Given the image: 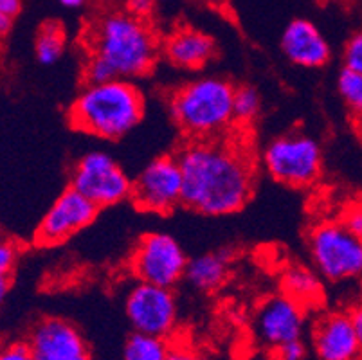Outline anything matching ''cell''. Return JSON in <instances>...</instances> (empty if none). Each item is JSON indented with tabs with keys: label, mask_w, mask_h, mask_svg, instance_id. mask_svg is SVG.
<instances>
[{
	"label": "cell",
	"mask_w": 362,
	"mask_h": 360,
	"mask_svg": "<svg viewBox=\"0 0 362 360\" xmlns=\"http://www.w3.org/2000/svg\"><path fill=\"white\" fill-rule=\"evenodd\" d=\"M182 204L197 213L222 216L242 209L252 194L255 168L240 148L200 139L179 157Z\"/></svg>",
	"instance_id": "cell-1"
},
{
	"label": "cell",
	"mask_w": 362,
	"mask_h": 360,
	"mask_svg": "<svg viewBox=\"0 0 362 360\" xmlns=\"http://www.w3.org/2000/svg\"><path fill=\"white\" fill-rule=\"evenodd\" d=\"M157 40L143 18L128 11H108L88 31V83L144 76L157 59Z\"/></svg>",
	"instance_id": "cell-2"
},
{
	"label": "cell",
	"mask_w": 362,
	"mask_h": 360,
	"mask_svg": "<svg viewBox=\"0 0 362 360\" xmlns=\"http://www.w3.org/2000/svg\"><path fill=\"white\" fill-rule=\"evenodd\" d=\"M305 332V306L287 294L269 297L256 313V333L269 348L299 341Z\"/></svg>",
	"instance_id": "cell-13"
},
{
	"label": "cell",
	"mask_w": 362,
	"mask_h": 360,
	"mask_svg": "<svg viewBox=\"0 0 362 360\" xmlns=\"http://www.w3.org/2000/svg\"><path fill=\"white\" fill-rule=\"evenodd\" d=\"M28 342L40 360H92L81 332L60 317H44L28 335Z\"/></svg>",
	"instance_id": "cell-12"
},
{
	"label": "cell",
	"mask_w": 362,
	"mask_h": 360,
	"mask_svg": "<svg viewBox=\"0 0 362 360\" xmlns=\"http://www.w3.org/2000/svg\"><path fill=\"white\" fill-rule=\"evenodd\" d=\"M144 99L124 79L87 83L69 108L71 127L100 139H121L141 123Z\"/></svg>",
	"instance_id": "cell-3"
},
{
	"label": "cell",
	"mask_w": 362,
	"mask_h": 360,
	"mask_svg": "<svg viewBox=\"0 0 362 360\" xmlns=\"http://www.w3.org/2000/svg\"><path fill=\"white\" fill-rule=\"evenodd\" d=\"M65 49V29L58 22H45L36 36V58L44 65H51L60 59Z\"/></svg>",
	"instance_id": "cell-20"
},
{
	"label": "cell",
	"mask_w": 362,
	"mask_h": 360,
	"mask_svg": "<svg viewBox=\"0 0 362 360\" xmlns=\"http://www.w3.org/2000/svg\"><path fill=\"white\" fill-rule=\"evenodd\" d=\"M262 101L256 88L252 87H240L235 91V103H233V115L235 121L240 123H251L252 119L258 115Z\"/></svg>",
	"instance_id": "cell-22"
},
{
	"label": "cell",
	"mask_w": 362,
	"mask_h": 360,
	"mask_svg": "<svg viewBox=\"0 0 362 360\" xmlns=\"http://www.w3.org/2000/svg\"><path fill=\"white\" fill-rule=\"evenodd\" d=\"M283 294L296 299L301 306H312L322 297V286L317 272L307 267H288L283 274Z\"/></svg>",
	"instance_id": "cell-18"
},
{
	"label": "cell",
	"mask_w": 362,
	"mask_h": 360,
	"mask_svg": "<svg viewBox=\"0 0 362 360\" xmlns=\"http://www.w3.org/2000/svg\"><path fill=\"white\" fill-rule=\"evenodd\" d=\"M71 182V187L85 194L100 209L119 204L132 193V180L128 175L105 151L83 155L72 170Z\"/></svg>",
	"instance_id": "cell-8"
},
{
	"label": "cell",
	"mask_w": 362,
	"mask_h": 360,
	"mask_svg": "<svg viewBox=\"0 0 362 360\" xmlns=\"http://www.w3.org/2000/svg\"><path fill=\"white\" fill-rule=\"evenodd\" d=\"M235 91L222 78H199L173 92L170 114L187 135L197 139L211 137L235 121Z\"/></svg>",
	"instance_id": "cell-4"
},
{
	"label": "cell",
	"mask_w": 362,
	"mask_h": 360,
	"mask_svg": "<svg viewBox=\"0 0 362 360\" xmlns=\"http://www.w3.org/2000/svg\"><path fill=\"white\" fill-rule=\"evenodd\" d=\"M337 91L348 110L357 117L362 112V72L342 69L337 78Z\"/></svg>",
	"instance_id": "cell-21"
},
{
	"label": "cell",
	"mask_w": 362,
	"mask_h": 360,
	"mask_svg": "<svg viewBox=\"0 0 362 360\" xmlns=\"http://www.w3.org/2000/svg\"><path fill=\"white\" fill-rule=\"evenodd\" d=\"M164 56L179 69L197 71L215 56V42L211 36L192 28H180L164 42Z\"/></svg>",
	"instance_id": "cell-16"
},
{
	"label": "cell",
	"mask_w": 362,
	"mask_h": 360,
	"mask_svg": "<svg viewBox=\"0 0 362 360\" xmlns=\"http://www.w3.org/2000/svg\"><path fill=\"white\" fill-rule=\"evenodd\" d=\"M22 0H0V15L9 16L15 20V16L21 13Z\"/></svg>",
	"instance_id": "cell-30"
},
{
	"label": "cell",
	"mask_w": 362,
	"mask_h": 360,
	"mask_svg": "<svg viewBox=\"0 0 362 360\" xmlns=\"http://www.w3.org/2000/svg\"><path fill=\"white\" fill-rule=\"evenodd\" d=\"M58 2L69 9H78L85 4V0H58Z\"/></svg>",
	"instance_id": "cell-34"
},
{
	"label": "cell",
	"mask_w": 362,
	"mask_h": 360,
	"mask_svg": "<svg viewBox=\"0 0 362 360\" xmlns=\"http://www.w3.org/2000/svg\"><path fill=\"white\" fill-rule=\"evenodd\" d=\"M9 289H11V277L6 276V274H0V306L4 305Z\"/></svg>",
	"instance_id": "cell-32"
},
{
	"label": "cell",
	"mask_w": 362,
	"mask_h": 360,
	"mask_svg": "<svg viewBox=\"0 0 362 360\" xmlns=\"http://www.w3.org/2000/svg\"><path fill=\"white\" fill-rule=\"evenodd\" d=\"M124 312L134 332L168 339L177 325V301L168 286L139 281L128 292Z\"/></svg>",
	"instance_id": "cell-10"
},
{
	"label": "cell",
	"mask_w": 362,
	"mask_h": 360,
	"mask_svg": "<svg viewBox=\"0 0 362 360\" xmlns=\"http://www.w3.org/2000/svg\"><path fill=\"white\" fill-rule=\"evenodd\" d=\"M100 207L90 202L85 194L69 187L56 198L51 209L45 213L44 220L36 229V243L44 247L58 245L67 242L72 234L90 226L98 216Z\"/></svg>",
	"instance_id": "cell-11"
},
{
	"label": "cell",
	"mask_w": 362,
	"mask_h": 360,
	"mask_svg": "<svg viewBox=\"0 0 362 360\" xmlns=\"http://www.w3.org/2000/svg\"><path fill=\"white\" fill-rule=\"evenodd\" d=\"M267 171L278 182L288 186H308L315 182L322 168V151L317 141L303 134H288L274 139L265 153Z\"/></svg>",
	"instance_id": "cell-6"
},
{
	"label": "cell",
	"mask_w": 362,
	"mask_h": 360,
	"mask_svg": "<svg viewBox=\"0 0 362 360\" xmlns=\"http://www.w3.org/2000/svg\"><path fill=\"white\" fill-rule=\"evenodd\" d=\"M361 306H362V281H361Z\"/></svg>",
	"instance_id": "cell-36"
},
{
	"label": "cell",
	"mask_w": 362,
	"mask_h": 360,
	"mask_svg": "<svg viewBox=\"0 0 362 360\" xmlns=\"http://www.w3.org/2000/svg\"><path fill=\"white\" fill-rule=\"evenodd\" d=\"M231 265V252L229 250H216L207 252L187 262L186 267V281L195 289L209 292L215 290L226 281L227 272Z\"/></svg>",
	"instance_id": "cell-17"
},
{
	"label": "cell",
	"mask_w": 362,
	"mask_h": 360,
	"mask_svg": "<svg viewBox=\"0 0 362 360\" xmlns=\"http://www.w3.org/2000/svg\"><path fill=\"white\" fill-rule=\"evenodd\" d=\"M0 360H40L35 355L28 341H16L2 348Z\"/></svg>",
	"instance_id": "cell-26"
},
{
	"label": "cell",
	"mask_w": 362,
	"mask_h": 360,
	"mask_svg": "<svg viewBox=\"0 0 362 360\" xmlns=\"http://www.w3.org/2000/svg\"><path fill=\"white\" fill-rule=\"evenodd\" d=\"M132 200L148 213L166 214L182 204V170L179 158L151 161L132 182Z\"/></svg>",
	"instance_id": "cell-9"
},
{
	"label": "cell",
	"mask_w": 362,
	"mask_h": 360,
	"mask_svg": "<svg viewBox=\"0 0 362 360\" xmlns=\"http://www.w3.org/2000/svg\"><path fill=\"white\" fill-rule=\"evenodd\" d=\"M355 123H357V128H358V130L362 132V112H361V114L357 115V117H355Z\"/></svg>",
	"instance_id": "cell-35"
},
{
	"label": "cell",
	"mask_w": 362,
	"mask_h": 360,
	"mask_svg": "<svg viewBox=\"0 0 362 360\" xmlns=\"http://www.w3.org/2000/svg\"><path fill=\"white\" fill-rule=\"evenodd\" d=\"M281 51L299 67L317 69L328 64L332 56L330 44L310 20L296 18L281 35Z\"/></svg>",
	"instance_id": "cell-15"
},
{
	"label": "cell",
	"mask_w": 362,
	"mask_h": 360,
	"mask_svg": "<svg viewBox=\"0 0 362 360\" xmlns=\"http://www.w3.org/2000/svg\"><path fill=\"white\" fill-rule=\"evenodd\" d=\"M339 222L346 227L351 234H355V236L362 240V202L348 204V206L341 211Z\"/></svg>",
	"instance_id": "cell-24"
},
{
	"label": "cell",
	"mask_w": 362,
	"mask_h": 360,
	"mask_svg": "<svg viewBox=\"0 0 362 360\" xmlns=\"http://www.w3.org/2000/svg\"><path fill=\"white\" fill-rule=\"evenodd\" d=\"M11 28H13V18L0 15V36L8 35V33L11 31Z\"/></svg>",
	"instance_id": "cell-33"
},
{
	"label": "cell",
	"mask_w": 362,
	"mask_h": 360,
	"mask_svg": "<svg viewBox=\"0 0 362 360\" xmlns=\"http://www.w3.org/2000/svg\"><path fill=\"white\" fill-rule=\"evenodd\" d=\"M308 250L315 272L328 281H350L362 277V240L339 220H325L312 227Z\"/></svg>",
	"instance_id": "cell-5"
},
{
	"label": "cell",
	"mask_w": 362,
	"mask_h": 360,
	"mask_svg": "<svg viewBox=\"0 0 362 360\" xmlns=\"http://www.w3.org/2000/svg\"><path fill=\"white\" fill-rule=\"evenodd\" d=\"M18 256H21V247L16 245V242L0 236V274L9 276L15 269Z\"/></svg>",
	"instance_id": "cell-25"
},
{
	"label": "cell",
	"mask_w": 362,
	"mask_h": 360,
	"mask_svg": "<svg viewBox=\"0 0 362 360\" xmlns=\"http://www.w3.org/2000/svg\"><path fill=\"white\" fill-rule=\"evenodd\" d=\"M351 317V323H354V330H355V335H357V342H358V348L362 352V306H357L350 312Z\"/></svg>",
	"instance_id": "cell-31"
},
{
	"label": "cell",
	"mask_w": 362,
	"mask_h": 360,
	"mask_svg": "<svg viewBox=\"0 0 362 360\" xmlns=\"http://www.w3.org/2000/svg\"><path fill=\"white\" fill-rule=\"evenodd\" d=\"M314 349L319 360H362L350 313H328L314 328Z\"/></svg>",
	"instance_id": "cell-14"
},
{
	"label": "cell",
	"mask_w": 362,
	"mask_h": 360,
	"mask_svg": "<svg viewBox=\"0 0 362 360\" xmlns=\"http://www.w3.org/2000/svg\"><path fill=\"white\" fill-rule=\"evenodd\" d=\"M342 59H344V69L362 72V31L355 33L348 40L344 52H342Z\"/></svg>",
	"instance_id": "cell-23"
},
{
	"label": "cell",
	"mask_w": 362,
	"mask_h": 360,
	"mask_svg": "<svg viewBox=\"0 0 362 360\" xmlns=\"http://www.w3.org/2000/svg\"><path fill=\"white\" fill-rule=\"evenodd\" d=\"M168 360H207L206 356L200 355L199 352H195L189 346L177 344L170 346V355H168Z\"/></svg>",
	"instance_id": "cell-28"
},
{
	"label": "cell",
	"mask_w": 362,
	"mask_h": 360,
	"mask_svg": "<svg viewBox=\"0 0 362 360\" xmlns=\"http://www.w3.org/2000/svg\"><path fill=\"white\" fill-rule=\"evenodd\" d=\"M2 348H4V346H2V344H0V355H2Z\"/></svg>",
	"instance_id": "cell-37"
},
{
	"label": "cell",
	"mask_w": 362,
	"mask_h": 360,
	"mask_svg": "<svg viewBox=\"0 0 362 360\" xmlns=\"http://www.w3.org/2000/svg\"><path fill=\"white\" fill-rule=\"evenodd\" d=\"M305 356H307V346L303 344L301 339L274 348V360H305Z\"/></svg>",
	"instance_id": "cell-27"
},
{
	"label": "cell",
	"mask_w": 362,
	"mask_h": 360,
	"mask_svg": "<svg viewBox=\"0 0 362 360\" xmlns=\"http://www.w3.org/2000/svg\"><path fill=\"white\" fill-rule=\"evenodd\" d=\"M186 267L182 247L164 233L144 234L130 256V270L139 281L168 289L182 279Z\"/></svg>",
	"instance_id": "cell-7"
},
{
	"label": "cell",
	"mask_w": 362,
	"mask_h": 360,
	"mask_svg": "<svg viewBox=\"0 0 362 360\" xmlns=\"http://www.w3.org/2000/svg\"><path fill=\"white\" fill-rule=\"evenodd\" d=\"M170 344L166 339L134 332L124 342L123 360H168Z\"/></svg>",
	"instance_id": "cell-19"
},
{
	"label": "cell",
	"mask_w": 362,
	"mask_h": 360,
	"mask_svg": "<svg viewBox=\"0 0 362 360\" xmlns=\"http://www.w3.org/2000/svg\"><path fill=\"white\" fill-rule=\"evenodd\" d=\"M153 2H156V0H127V9L132 15L143 18V16H148L151 13Z\"/></svg>",
	"instance_id": "cell-29"
}]
</instances>
